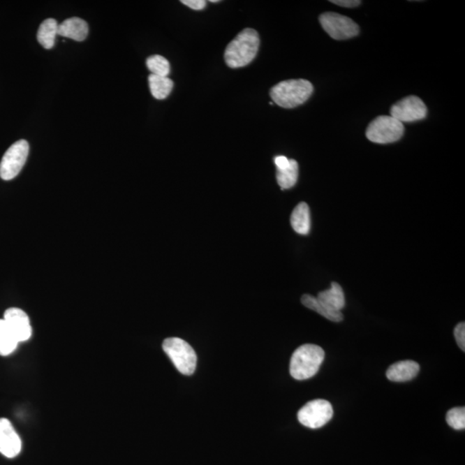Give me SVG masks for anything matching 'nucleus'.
Here are the masks:
<instances>
[{
  "mask_svg": "<svg viewBox=\"0 0 465 465\" xmlns=\"http://www.w3.org/2000/svg\"><path fill=\"white\" fill-rule=\"evenodd\" d=\"M260 36L253 29H245L228 44L224 53V60L231 68H243L256 57L260 47Z\"/></svg>",
  "mask_w": 465,
  "mask_h": 465,
  "instance_id": "f257e3e1",
  "label": "nucleus"
},
{
  "mask_svg": "<svg viewBox=\"0 0 465 465\" xmlns=\"http://www.w3.org/2000/svg\"><path fill=\"white\" fill-rule=\"evenodd\" d=\"M313 91V84L308 80H288L273 87L270 95L276 105L283 108L293 109L307 101Z\"/></svg>",
  "mask_w": 465,
  "mask_h": 465,
  "instance_id": "f03ea898",
  "label": "nucleus"
},
{
  "mask_svg": "<svg viewBox=\"0 0 465 465\" xmlns=\"http://www.w3.org/2000/svg\"><path fill=\"white\" fill-rule=\"evenodd\" d=\"M325 357V353L319 346L305 344L295 350L291 357L290 372L297 380L313 378L318 372Z\"/></svg>",
  "mask_w": 465,
  "mask_h": 465,
  "instance_id": "7ed1b4c3",
  "label": "nucleus"
},
{
  "mask_svg": "<svg viewBox=\"0 0 465 465\" xmlns=\"http://www.w3.org/2000/svg\"><path fill=\"white\" fill-rule=\"evenodd\" d=\"M162 348L180 374L186 376L194 374L197 367V355L186 341L179 338L165 339Z\"/></svg>",
  "mask_w": 465,
  "mask_h": 465,
  "instance_id": "20e7f679",
  "label": "nucleus"
},
{
  "mask_svg": "<svg viewBox=\"0 0 465 465\" xmlns=\"http://www.w3.org/2000/svg\"><path fill=\"white\" fill-rule=\"evenodd\" d=\"M404 134V124L391 116H380L367 128V136L371 142L388 144L397 142Z\"/></svg>",
  "mask_w": 465,
  "mask_h": 465,
  "instance_id": "39448f33",
  "label": "nucleus"
},
{
  "mask_svg": "<svg viewBox=\"0 0 465 465\" xmlns=\"http://www.w3.org/2000/svg\"><path fill=\"white\" fill-rule=\"evenodd\" d=\"M333 415L334 409L330 401L316 399L305 404L299 411L297 418L302 425L316 429L326 425Z\"/></svg>",
  "mask_w": 465,
  "mask_h": 465,
  "instance_id": "423d86ee",
  "label": "nucleus"
},
{
  "mask_svg": "<svg viewBox=\"0 0 465 465\" xmlns=\"http://www.w3.org/2000/svg\"><path fill=\"white\" fill-rule=\"evenodd\" d=\"M319 20L324 31L334 40H346L359 35V25L343 15L326 13L320 15Z\"/></svg>",
  "mask_w": 465,
  "mask_h": 465,
  "instance_id": "0eeeda50",
  "label": "nucleus"
},
{
  "mask_svg": "<svg viewBox=\"0 0 465 465\" xmlns=\"http://www.w3.org/2000/svg\"><path fill=\"white\" fill-rule=\"evenodd\" d=\"M29 151V143L25 140H20L13 144L3 154L0 163V178L10 180L17 177L24 168Z\"/></svg>",
  "mask_w": 465,
  "mask_h": 465,
  "instance_id": "6e6552de",
  "label": "nucleus"
},
{
  "mask_svg": "<svg viewBox=\"0 0 465 465\" xmlns=\"http://www.w3.org/2000/svg\"><path fill=\"white\" fill-rule=\"evenodd\" d=\"M427 109L425 103L416 96L402 98L391 107L390 116L401 123H413L426 118Z\"/></svg>",
  "mask_w": 465,
  "mask_h": 465,
  "instance_id": "1a4fd4ad",
  "label": "nucleus"
},
{
  "mask_svg": "<svg viewBox=\"0 0 465 465\" xmlns=\"http://www.w3.org/2000/svg\"><path fill=\"white\" fill-rule=\"evenodd\" d=\"M3 320L12 330L18 342L27 341L32 335L29 318L24 310L10 308L3 313Z\"/></svg>",
  "mask_w": 465,
  "mask_h": 465,
  "instance_id": "9d476101",
  "label": "nucleus"
},
{
  "mask_svg": "<svg viewBox=\"0 0 465 465\" xmlns=\"http://www.w3.org/2000/svg\"><path fill=\"white\" fill-rule=\"evenodd\" d=\"M21 450V438L12 422L6 418H0V453L8 459H13Z\"/></svg>",
  "mask_w": 465,
  "mask_h": 465,
  "instance_id": "9b49d317",
  "label": "nucleus"
},
{
  "mask_svg": "<svg viewBox=\"0 0 465 465\" xmlns=\"http://www.w3.org/2000/svg\"><path fill=\"white\" fill-rule=\"evenodd\" d=\"M420 371V365L415 361L405 360L397 362L388 369L386 376L390 381L404 383L411 381Z\"/></svg>",
  "mask_w": 465,
  "mask_h": 465,
  "instance_id": "f8f14e48",
  "label": "nucleus"
},
{
  "mask_svg": "<svg viewBox=\"0 0 465 465\" xmlns=\"http://www.w3.org/2000/svg\"><path fill=\"white\" fill-rule=\"evenodd\" d=\"M89 31L86 21L80 17H71L58 25V35L81 42L87 38Z\"/></svg>",
  "mask_w": 465,
  "mask_h": 465,
  "instance_id": "ddd939ff",
  "label": "nucleus"
},
{
  "mask_svg": "<svg viewBox=\"0 0 465 465\" xmlns=\"http://www.w3.org/2000/svg\"><path fill=\"white\" fill-rule=\"evenodd\" d=\"M317 299L326 305L327 308L341 311L345 307V294L338 283L333 282L330 290L322 291L317 296Z\"/></svg>",
  "mask_w": 465,
  "mask_h": 465,
  "instance_id": "4468645a",
  "label": "nucleus"
},
{
  "mask_svg": "<svg viewBox=\"0 0 465 465\" xmlns=\"http://www.w3.org/2000/svg\"><path fill=\"white\" fill-rule=\"evenodd\" d=\"M290 223L295 232L299 235H308L310 230V212L306 202H300L294 209L290 216Z\"/></svg>",
  "mask_w": 465,
  "mask_h": 465,
  "instance_id": "2eb2a0df",
  "label": "nucleus"
},
{
  "mask_svg": "<svg viewBox=\"0 0 465 465\" xmlns=\"http://www.w3.org/2000/svg\"><path fill=\"white\" fill-rule=\"evenodd\" d=\"M302 304L309 309L313 310L320 316L325 317L331 322L339 323L343 320V315L341 311H335V310L327 308L326 305L320 302L317 297L311 296V295H304L302 297Z\"/></svg>",
  "mask_w": 465,
  "mask_h": 465,
  "instance_id": "dca6fc26",
  "label": "nucleus"
},
{
  "mask_svg": "<svg viewBox=\"0 0 465 465\" xmlns=\"http://www.w3.org/2000/svg\"><path fill=\"white\" fill-rule=\"evenodd\" d=\"M58 24L57 20L49 18L40 25L38 32V40L44 49L50 50L54 45L55 38L58 35Z\"/></svg>",
  "mask_w": 465,
  "mask_h": 465,
  "instance_id": "f3484780",
  "label": "nucleus"
},
{
  "mask_svg": "<svg viewBox=\"0 0 465 465\" xmlns=\"http://www.w3.org/2000/svg\"><path fill=\"white\" fill-rule=\"evenodd\" d=\"M149 82L151 94L158 101L167 98L171 94L173 82L168 77L150 75Z\"/></svg>",
  "mask_w": 465,
  "mask_h": 465,
  "instance_id": "a211bd4d",
  "label": "nucleus"
},
{
  "mask_svg": "<svg viewBox=\"0 0 465 465\" xmlns=\"http://www.w3.org/2000/svg\"><path fill=\"white\" fill-rule=\"evenodd\" d=\"M18 343L5 320L0 319V356H9L17 349Z\"/></svg>",
  "mask_w": 465,
  "mask_h": 465,
  "instance_id": "6ab92c4d",
  "label": "nucleus"
},
{
  "mask_svg": "<svg viewBox=\"0 0 465 465\" xmlns=\"http://www.w3.org/2000/svg\"><path fill=\"white\" fill-rule=\"evenodd\" d=\"M298 179V163L295 160H290L287 168L276 170V181L282 190L290 189L297 184Z\"/></svg>",
  "mask_w": 465,
  "mask_h": 465,
  "instance_id": "aec40b11",
  "label": "nucleus"
},
{
  "mask_svg": "<svg viewBox=\"0 0 465 465\" xmlns=\"http://www.w3.org/2000/svg\"><path fill=\"white\" fill-rule=\"evenodd\" d=\"M147 66L152 73L151 75L157 76L168 77L170 70H171L167 59L158 54L147 58Z\"/></svg>",
  "mask_w": 465,
  "mask_h": 465,
  "instance_id": "412c9836",
  "label": "nucleus"
},
{
  "mask_svg": "<svg viewBox=\"0 0 465 465\" xmlns=\"http://www.w3.org/2000/svg\"><path fill=\"white\" fill-rule=\"evenodd\" d=\"M446 422L456 430H464L465 428L464 407L454 408L448 412Z\"/></svg>",
  "mask_w": 465,
  "mask_h": 465,
  "instance_id": "4be33fe9",
  "label": "nucleus"
},
{
  "mask_svg": "<svg viewBox=\"0 0 465 465\" xmlns=\"http://www.w3.org/2000/svg\"><path fill=\"white\" fill-rule=\"evenodd\" d=\"M454 336H455L457 345H459L461 350L464 352L465 350V324L460 323L454 330Z\"/></svg>",
  "mask_w": 465,
  "mask_h": 465,
  "instance_id": "5701e85b",
  "label": "nucleus"
},
{
  "mask_svg": "<svg viewBox=\"0 0 465 465\" xmlns=\"http://www.w3.org/2000/svg\"><path fill=\"white\" fill-rule=\"evenodd\" d=\"M181 3H184V6L190 7L191 9L195 10L205 9L207 5V2L205 0H182Z\"/></svg>",
  "mask_w": 465,
  "mask_h": 465,
  "instance_id": "b1692460",
  "label": "nucleus"
},
{
  "mask_svg": "<svg viewBox=\"0 0 465 465\" xmlns=\"http://www.w3.org/2000/svg\"><path fill=\"white\" fill-rule=\"evenodd\" d=\"M331 3L339 6L353 8V7L359 6L361 1H359V0H332Z\"/></svg>",
  "mask_w": 465,
  "mask_h": 465,
  "instance_id": "393cba45",
  "label": "nucleus"
},
{
  "mask_svg": "<svg viewBox=\"0 0 465 465\" xmlns=\"http://www.w3.org/2000/svg\"><path fill=\"white\" fill-rule=\"evenodd\" d=\"M274 162L276 170H281L286 168L290 164L289 158H288L286 156H283V155H280V156L275 157Z\"/></svg>",
  "mask_w": 465,
  "mask_h": 465,
  "instance_id": "a878e982",
  "label": "nucleus"
},
{
  "mask_svg": "<svg viewBox=\"0 0 465 465\" xmlns=\"http://www.w3.org/2000/svg\"><path fill=\"white\" fill-rule=\"evenodd\" d=\"M210 2L212 3H217L219 2V0H210Z\"/></svg>",
  "mask_w": 465,
  "mask_h": 465,
  "instance_id": "bb28decb",
  "label": "nucleus"
}]
</instances>
